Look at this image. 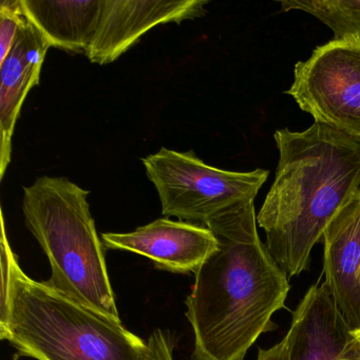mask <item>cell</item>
<instances>
[{
  "label": "cell",
  "instance_id": "obj_1",
  "mask_svg": "<svg viewBox=\"0 0 360 360\" xmlns=\"http://www.w3.org/2000/svg\"><path fill=\"white\" fill-rule=\"evenodd\" d=\"M254 202L235 204L205 224L217 248L195 271L185 301L193 360H244L285 309L288 277L261 241Z\"/></svg>",
  "mask_w": 360,
  "mask_h": 360
},
{
  "label": "cell",
  "instance_id": "obj_2",
  "mask_svg": "<svg viewBox=\"0 0 360 360\" xmlns=\"http://www.w3.org/2000/svg\"><path fill=\"white\" fill-rule=\"evenodd\" d=\"M274 139L279 162L257 222L276 262L295 277L307 269L328 223L360 188V144L316 122L304 131L277 130Z\"/></svg>",
  "mask_w": 360,
  "mask_h": 360
},
{
  "label": "cell",
  "instance_id": "obj_3",
  "mask_svg": "<svg viewBox=\"0 0 360 360\" xmlns=\"http://www.w3.org/2000/svg\"><path fill=\"white\" fill-rule=\"evenodd\" d=\"M0 339L16 357L37 360H140L146 341L112 319L31 279L16 263Z\"/></svg>",
  "mask_w": 360,
  "mask_h": 360
},
{
  "label": "cell",
  "instance_id": "obj_4",
  "mask_svg": "<svg viewBox=\"0 0 360 360\" xmlns=\"http://www.w3.org/2000/svg\"><path fill=\"white\" fill-rule=\"evenodd\" d=\"M90 191L63 176H39L24 187L25 224L47 256L46 281L72 300L121 320L104 244L90 212Z\"/></svg>",
  "mask_w": 360,
  "mask_h": 360
},
{
  "label": "cell",
  "instance_id": "obj_5",
  "mask_svg": "<svg viewBox=\"0 0 360 360\" xmlns=\"http://www.w3.org/2000/svg\"><path fill=\"white\" fill-rule=\"evenodd\" d=\"M142 162L159 195L162 214L204 226L218 212L255 200L269 174L260 168L246 172L220 169L204 163L193 151L167 148Z\"/></svg>",
  "mask_w": 360,
  "mask_h": 360
},
{
  "label": "cell",
  "instance_id": "obj_6",
  "mask_svg": "<svg viewBox=\"0 0 360 360\" xmlns=\"http://www.w3.org/2000/svg\"><path fill=\"white\" fill-rule=\"evenodd\" d=\"M316 123L360 144V37L333 39L295 66L285 92Z\"/></svg>",
  "mask_w": 360,
  "mask_h": 360
},
{
  "label": "cell",
  "instance_id": "obj_7",
  "mask_svg": "<svg viewBox=\"0 0 360 360\" xmlns=\"http://www.w3.org/2000/svg\"><path fill=\"white\" fill-rule=\"evenodd\" d=\"M207 0H102L96 37L86 54L90 62H115L151 29L203 15Z\"/></svg>",
  "mask_w": 360,
  "mask_h": 360
},
{
  "label": "cell",
  "instance_id": "obj_8",
  "mask_svg": "<svg viewBox=\"0 0 360 360\" xmlns=\"http://www.w3.org/2000/svg\"><path fill=\"white\" fill-rule=\"evenodd\" d=\"M105 248L146 257L157 269L174 274L195 273L217 248L214 233L204 226L168 218L157 219L130 233H105Z\"/></svg>",
  "mask_w": 360,
  "mask_h": 360
},
{
  "label": "cell",
  "instance_id": "obj_9",
  "mask_svg": "<svg viewBox=\"0 0 360 360\" xmlns=\"http://www.w3.org/2000/svg\"><path fill=\"white\" fill-rule=\"evenodd\" d=\"M290 360H360V342L324 283L314 284L292 313Z\"/></svg>",
  "mask_w": 360,
  "mask_h": 360
},
{
  "label": "cell",
  "instance_id": "obj_10",
  "mask_svg": "<svg viewBox=\"0 0 360 360\" xmlns=\"http://www.w3.org/2000/svg\"><path fill=\"white\" fill-rule=\"evenodd\" d=\"M323 282L352 330L360 328V188L324 231Z\"/></svg>",
  "mask_w": 360,
  "mask_h": 360
},
{
  "label": "cell",
  "instance_id": "obj_11",
  "mask_svg": "<svg viewBox=\"0 0 360 360\" xmlns=\"http://www.w3.org/2000/svg\"><path fill=\"white\" fill-rule=\"evenodd\" d=\"M50 47L45 35L28 20L7 58L0 63V180L11 163L12 138L22 104L30 90L39 84Z\"/></svg>",
  "mask_w": 360,
  "mask_h": 360
},
{
  "label": "cell",
  "instance_id": "obj_12",
  "mask_svg": "<svg viewBox=\"0 0 360 360\" xmlns=\"http://www.w3.org/2000/svg\"><path fill=\"white\" fill-rule=\"evenodd\" d=\"M22 5L27 18L51 47L88 53L98 30L102 0H22Z\"/></svg>",
  "mask_w": 360,
  "mask_h": 360
},
{
  "label": "cell",
  "instance_id": "obj_13",
  "mask_svg": "<svg viewBox=\"0 0 360 360\" xmlns=\"http://www.w3.org/2000/svg\"><path fill=\"white\" fill-rule=\"evenodd\" d=\"M284 12L298 10L315 16L334 33V39L360 37V0H284Z\"/></svg>",
  "mask_w": 360,
  "mask_h": 360
},
{
  "label": "cell",
  "instance_id": "obj_14",
  "mask_svg": "<svg viewBox=\"0 0 360 360\" xmlns=\"http://www.w3.org/2000/svg\"><path fill=\"white\" fill-rule=\"evenodd\" d=\"M27 18L22 0H3L0 5V63L3 62Z\"/></svg>",
  "mask_w": 360,
  "mask_h": 360
},
{
  "label": "cell",
  "instance_id": "obj_15",
  "mask_svg": "<svg viewBox=\"0 0 360 360\" xmlns=\"http://www.w3.org/2000/svg\"><path fill=\"white\" fill-rule=\"evenodd\" d=\"M0 269H1V292H0V326L7 319L9 313L10 299H11L12 279L13 269L18 262V257L12 250L6 231L5 217L1 212V241H0Z\"/></svg>",
  "mask_w": 360,
  "mask_h": 360
},
{
  "label": "cell",
  "instance_id": "obj_16",
  "mask_svg": "<svg viewBox=\"0 0 360 360\" xmlns=\"http://www.w3.org/2000/svg\"><path fill=\"white\" fill-rule=\"evenodd\" d=\"M176 339L170 333L157 328L149 335L140 360H174Z\"/></svg>",
  "mask_w": 360,
  "mask_h": 360
},
{
  "label": "cell",
  "instance_id": "obj_17",
  "mask_svg": "<svg viewBox=\"0 0 360 360\" xmlns=\"http://www.w3.org/2000/svg\"><path fill=\"white\" fill-rule=\"evenodd\" d=\"M257 360H290V338L285 337L271 349H259Z\"/></svg>",
  "mask_w": 360,
  "mask_h": 360
},
{
  "label": "cell",
  "instance_id": "obj_18",
  "mask_svg": "<svg viewBox=\"0 0 360 360\" xmlns=\"http://www.w3.org/2000/svg\"><path fill=\"white\" fill-rule=\"evenodd\" d=\"M354 334H355V336L357 337L358 340H359L360 342V328H358V330H354Z\"/></svg>",
  "mask_w": 360,
  "mask_h": 360
}]
</instances>
